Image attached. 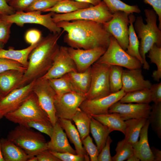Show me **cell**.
<instances>
[{
    "label": "cell",
    "mask_w": 161,
    "mask_h": 161,
    "mask_svg": "<svg viewBox=\"0 0 161 161\" xmlns=\"http://www.w3.org/2000/svg\"><path fill=\"white\" fill-rule=\"evenodd\" d=\"M56 24L66 32L64 40L69 47L83 49H107L109 45L112 35L103 24L83 20L63 21Z\"/></svg>",
    "instance_id": "cell-1"
},
{
    "label": "cell",
    "mask_w": 161,
    "mask_h": 161,
    "mask_svg": "<svg viewBox=\"0 0 161 161\" xmlns=\"http://www.w3.org/2000/svg\"><path fill=\"white\" fill-rule=\"evenodd\" d=\"M64 32L52 33L41 38L29 55L28 64L24 74L21 86L41 77L49 69L60 47L58 40Z\"/></svg>",
    "instance_id": "cell-2"
},
{
    "label": "cell",
    "mask_w": 161,
    "mask_h": 161,
    "mask_svg": "<svg viewBox=\"0 0 161 161\" xmlns=\"http://www.w3.org/2000/svg\"><path fill=\"white\" fill-rule=\"evenodd\" d=\"M144 11L146 24L141 16H138L136 18L134 26L140 40L139 52L144 61L143 68L148 70L150 66L146 60V55L154 44L161 47V31L157 25V15L155 11L148 9Z\"/></svg>",
    "instance_id": "cell-3"
},
{
    "label": "cell",
    "mask_w": 161,
    "mask_h": 161,
    "mask_svg": "<svg viewBox=\"0 0 161 161\" xmlns=\"http://www.w3.org/2000/svg\"><path fill=\"white\" fill-rule=\"evenodd\" d=\"M4 117L13 123L27 127V123L32 121L52 126L47 115L41 107L36 95L32 91L18 108L6 114Z\"/></svg>",
    "instance_id": "cell-4"
},
{
    "label": "cell",
    "mask_w": 161,
    "mask_h": 161,
    "mask_svg": "<svg viewBox=\"0 0 161 161\" xmlns=\"http://www.w3.org/2000/svg\"><path fill=\"white\" fill-rule=\"evenodd\" d=\"M20 147L30 157L48 149V144L40 132L18 125L8 133L7 138Z\"/></svg>",
    "instance_id": "cell-5"
},
{
    "label": "cell",
    "mask_w": 161,
    "mask_h": 161,
    "mask_svg": "<svg viewBox=\"0 0 161 161\" xmlns=\"http://www.w3.org/2000/svg\"><path fill=\"white\" fill-rule=\"evenodd\" d=\"M113 14L102 1L98 4L65 14L54 13L52 18L55 23L76 20L91 21L103 24L110 20Z\"/></svg>",
    "instance_id": "cell-6"
},
{
    "label": "cell",
    "mask_w": 161,
    "mask_h": 161,
    "mask_svg": "<svg viewBox=\"0 0 161 161\" xmlns=\"http://www.w3.org/2000/svg\"><path fill=\"white\" fill-rule=\"evenodd\" d=\"M41 12L40 11H16L11 15H1V18L21 27L27 23L37 24L45 27L53 33H61L62 29L52 20V16L54 13L50 12L43 15Z\"/></svg>",
    "instance_id": "cell-7"
},
{
    "label": "cell",
    "mask_w": 161,
    "mask_h": 161,
    "mask_svg": "<svg viewBox=\"0 0 161 161\" xmlns=\"http://www.w3.org/2000/svg\"><path fill=\"white\" fill-rule=\"evenodd\" d=\"M111 65L97 61L91 66V81L86 99L93 100L103 97L110 93L109 73Z\"/></svg>",
    "instance_id": "cell-8"
},
{
    "label": "cell",
    "mask_w": 161,
    "mask_h": 161,
    "mask_svg": "<svg viewBox=\"0 0 161 161\" xmlns=\"http://www.w3.org/2000/svg\"><path fill=\"white\" fill-rule=\"evenodd\" d=\"M96 61L111 66H118L128 69L141 68L143 66L139 61L128 54L112 35L106 50Z\"/></svg>",
    "instance_id": "cell-9"
},
{
    "label": "cell",
    "mask_w": 161,
    "mask_h": 161,
    "mask_svg": "<svg viewBox=\"0 0 161 161\" xmlns=\"http://www.w3.org/2000/svg\"><path fill=\"white\" fill-rule=\"evenodd\" d=\"M32 90L36 95L41 107L47 115L53 126L58 120L55 106L56 95L49 80L41 78L36 79Z\"/></svg>",
    "instance_id": "cell-10"
},
{
    "label": "cell",
    "mask_w": 161,
    "mask_h": 161,
    "mask_svg": "<svg viewBox=\"0 0 161 161\" xmlns=\"http://www.w3.org/2000/svg\"><path fill=\"white\" fill-rule=\"evenodd\" d=\"M129 15L122 11L115 12L110 20L103 24L106 31L115 38L125 50L129 43Z\"/></svg>",
    "instance_id": "cell-11"
},
{
    "label": "cell",
    "mask_w": 161,
    "mask_h": 161,
    "mask_svg": "<svg viewBox=\"0 0 161 161\" xmlns=\"http://www.w3.org/2000/svg\"><path fill=\"white\" fill-rule=\"evenodd\" d=\"M86 99L84 95L76 92L56 96L55 106L56 117L58 118L72 120L81 104Z\"/></svg>",
    "instance_id": "cell-12"
},
{
    "label": "cell",
    "mask_w": 161,
    "mask_h": 161,
    "mask_svg": "<svg viewBox=\"0 0 161 161\" xmlns=\"http://www.w3.org/2000/svg\"><path fill=\"white\" fill-rule=\"evenodd\" d=\"M73 71H77L75 63L68 53L67 47L61 46L54 58L51 67L40 78L47 80L58 78Z\"/></svg>",
    "instance_id": "cell-13"
},
{
    "label": "cell",
    "mask_w": 161,
    "mask_h": 161,
    "mask_svg": "<svg viewBox=\"0 0 161 161\" xmlns=\"http://www.w3.org/2000/svg\"><path fill=\"white\" fill-rule=\"evenodd\" d=\"M35 80L17 88L0 100V119L7 113L13 112L23 103L30 93Z\"/></svg>",
    "instance_id": "cell-14"
},
{
    "label": "cell",
    "mask_w": 161,
    "mask_h": 161,
    "mask_svg": "<svg viewBox=\"0 0 161 161\" xmlns=\"http://www.w3.org/2000/svg\"><path fill=\"white\" fill-rule=\"evenodd\" d=\"M107 49L97 47L89 49L67 47L70 56L75 65L78 72H83L90 67L104 53Z\"/></svg>",
    "instance_id": "cell-15"
},
{
    "label": "cell",
    "mask_w": 161,
    "mask_h": 161,
    "mask_svg": "<svg viewBox=\"0 0 161 161\" xmlns=\"http://www.w3.org/2000/svg\"><path fill=\"white\" fill-rule=\"evenodd\" d=\"M126 93L121 89L117 92L103 97L91 100L86 99L81 104L79 108L90 116L107 114L109 113V108L119 101Z\"/></svg>",
    "instance_id": "cell-16"
},
{
    "label": "cell",
    "mask_w": 161,
    "mask_h": 161,
    "mask_svg": "<svg viewBox=\"0 0 161 161\" xmlns=\"http://www.w3.org/2000/svg\"><path fill=\"white\" fill-rule=\"evenodd\" d=\"M151 109L149 104L122 103L119 101L109 108L108 112L117 113L124 121L131 119H148Z\"/></svg>",
    "instance_id": "cell-17"
},
{
    "label": "cell",
    "mask_w": 161,
    "mask_h": 161,
    "mask_svg": "<svg viewBox=\"0 0 161 161\" xmlns=\"http://www.w3.org/2000/svg\"><path fill=\"white\" fill-rule=\"evenodd\" d=\"M122 89L126 93L144 89H150L152 84L145 80L141 68L123 69L122 75Z\"/></svg>",
    "instance_id": "cell-18"
},
{
    "label": "cell",
    "mask_w": 161,
    "mask_h": 161,
    "mask_svg": "<svg viewBox=\"0 0 161 161\" xmlns=\"http://www.w3.org/2000/svg\"><path fill=\"white\" fill-rule=\"evenodd\" d=\"M47 142L48 149L51 151L59 153H69L77 154L69 144L66 133L58 121L53 126V132Z\"/></svg>",
    "instance_id": "cell-19"
},
{
    "label": "cell",
    "mask_w": 161,
    "mask_h": 161,
    "mask_svg": "<svg viewBox=\"0 0 161 161\" xmlns=\"http://www.w3.org/2000/svg\"><path fill=\"white\" fill-rule=\"evenodd\" d=\"M24 72L9 70L0 73V93L3 97L21 87Z\"/></svg>",
    "instance_id": "cell-20"
},
{
    "label": "cell",
    "mask_w": 161,
    "mask_h": 161,
    "mask_svg": "<svg viewBox=\"0 0 161 161\" xmlns=\"http://www.w3.org/2000/svg\"><path fill=\"white\" fill-rule=\"evenodd\" d=\"M150 124L147 119L140 131L139 140L132 145L134 154L141 161H154L148 142V131Z\"/></svg>",
    "instance_id": "cell-21"
},
{
    "label": "cell",
    "mask_w": 161,
    "mask_h": 161,
    "mask_svg": "<svg viewBox=\"0 0 161 161\" xmlns=\"http://www.w3.org/2000/svg\"><path fill=\"white\" fill-rule=\"evenodd\" d=\"M61 126L64 130L67 137L75 146L77 154L85 156L89 161V155L83 147L79 133L71 120L63 118H58Z\"/></svg>",
    "instance_id": "cell-22"
},
{
    "label": "cell",
    "mask_w": 161,
    "mask_h": 161,
    "mask_svg": "<svg viewBox=\"0 0 161 161\" xmlns=\"http://www.w3.org/2000/svg\"><path fill=\"white\" fill-rule=\"evenodd\" d=\"M0 140L4 161H26L30 158L24 150L7 138H1Z\"/></svg>",
    "instance_id": "cell-23"
},
{
    "label": "cell",
    "mask_w": 161,
    "mask_h": 161,
    "mask_svg": "<svg viewBox=\"0 0 161 161\" xmlns=\"http://www.w3.org/2000/svg\"><path fill=\"white\" fill-rule=\"evenodd\" d=\"M38 43L30 45L27 48L20 50H15L11 47H9L8 49L0 48V58L17 61L27 68L29 55Z\"/></svg>",
    "instance_id": "cell-24"
},
{
    "label": "cell",
    "mask_w": 161,
    "mask_h": 161,
    "mask_svg": "<svg viewBox=\"0 0 161 161\" xmlns=\"http://www.w3.org/2000/svg\"><path fill=\"white\" fill-rule=\"evenodd\" d=\"M91 116L108 127L111 132L118 131L125 134L126 127L125 121L117 113H108Z\"/></svg>",
    "instance_id": "cell-25"
},
{
    "label": "cell",
    "mask_w": 161,
    "mask_h": 161,
    "mask_svg": "<svg viewBox=\"0 0 161 161\" xmlns=\"http://www.w3.org/2000/svg\"><path fill=\"white\" fill-rule=\"evenodd\" d=\"M129 17V43L126 52L129 55L139 61L143 65L144 61L139 52L140 42L134 26L136 18L133 13L130 14Z\"/></svg>",
    "instance_id": "cell-26"
},
{
    "label": "cell",
    "mask_w": 161,
    "mask_h": 161,
    "mask_svg": "<svg viewBox=\"0 0 161 161\" xmlns=\"http://www.w3.org/2000/svg\"><path fill=\"white\" fill-rule=\"evenodd\" d=\"M90 131L99 153L105 146L107 138L112 132L108 127L92 117Z\"/></svg>",
    "instance_id": "cell-27"
},
{
    "label": "cell",
    "mask_w": 161,
    "mask_h": 161,
    "mask_svg": "<svg viewBox=\"0 0 161 161\" xmlns=\"http://www.w3.org/2000/svg\"><path fill=\"white\" fill-rule=\"evenodd\" d=\"M92 6L93 5L75 0H62L57 1L53 6L42 12H52L58 14L68 13Z\"/></svg>",
    "instance_id": "cell-28"
},
{
    "label": "cell",
    "mask_w": 161,
    "mask_h": 161,
    "mask_svg": "<svg viewBox=\"0 0 161 161\" xmlns=\"http://www.w3.org/2000/svg\"><path fill=\"white\" fill-rule=\"evenodd\" d=\"M147 119H131L125 121L126 127L124 139L132 145L138 141L141 129Z\"/></svg>",
    "instance_id": "cell-29"
},
{
    "label": "cell",
    "mask_w": 161,
    "mask_h": 161,
    "mask_svg": "<svg viewBox=\"0 0 161 161\" xmlns=\"http://www.w3.org/2000/svg\"><path fill=\"white\" fill-rule=\"evenodd\" d=\"M48 80L55 92L56 96H59L70 92L79 93L71 80L68 73L61 77Z\"/></svg>",
    "instance_id": "cell-30"
},
{
    "label": "cell",
    "mask_w": 161,
    "mask_h": 161,
    "mask_svg": "<svg viewBox=\"0 0 161 161\" xmlns=\"http://www.w3.org/2000/svg\"><path fill=\"white\" fill-rule=\"evenodd\" d=\"M91 117L79 108L72 118V120L77 126L81 140L89 135Z\"/></svg>",
    "instance_id": "cell-31"
},
{
    "label": "cell",
    "mask_w": 161,
    "mask_h": 161,
    "mask_svg": "<svg viewBox=\"0 0 161 161\" xmlns=\"http://www.w3.org/2000/svg\"><path fill=\"white\" fill-rule=\"evenodd\" d=\"M122 103L149 104L152 101L150 89H144L127 93L119 100Z\"/></svg>",
    "instance_id": "cell-32"
},
{
    "label": "cell",
    "mask_w": 161,
    "mask_h": 161,
    "mask_svg": "<svg viewBox=\"0 0 161 161\" xmlns=\"http://www.w3.org/2000/svg\"><path fill=\"white\" fill-rule=\"evenodd\" d=\"M106 5L113 14L117 11H122L129 14L135 13H139L141 10L137 5H131L121 0H102Z\"/></svg>",
    "instance_id": "cell-33"
},
{
    "label": "cell",
    "mask_w": 161,
    "mask_h": 161,
    "mask_svg": "<svg viewBox=\"0 0 161 161\" xmlns=\"http://www.w3.org/2000/svg\"><path fill=\"white\" fill-rule=\"evenodd\" d=\"M123 67L117 65H111L109 73V81L110 93L117 92L122 88Z\"/></svg>",
    "instance_id": "cell-34"
},
{
    "label": "cell",
    "mask_w": 161,
    "mask_h": 161,
    "mask_svg": "<svg viewBox=\"0 0 161 161\" xmlns=\"http://www.w3.org/2000/svg\"><path fill=\"white\" fill-rule=\"evenodd\" d=\"M148 53V57L151 62L155 64L157 67V69L153 72L152 76L155 81L159 82L161 78V47L154 44Z\"/></svg>",
    "instance_id": "cell-35"
},
{
    "label": "cell",
    "mask_w": 161,
    "mask_h": 161,
    "mask_svg": "<svg viewBox=\"0 0 161 161\" xmlns=\"http://www.w3.org/2000/svg\"><path fill=\"white\" fill-rule=\"evenodd\" d=\"M151 109L148 119L153 130L158 137L161 138V102L151 106Z\"/></svg>",
    "instance_id": "cell-36"
},
{
    "label": "cell",
    "mask_w": 161,
    "mask_h": 161,
    "mask_svg": "<svg viewBox=\"0 0 161 161\" xmlns=\"http://www.w3.org/2000/svg\"><path fill=\"white\" fill-rule=\"evenodd\" d=\"M115 151L116 154L112 157V161H123L127 160L134 154L132 145L124 139L118 142Z\"/></svg>",
    "instance_id": "cell-37"
},
{
    "label": "cell",
    "mask_w": 161,
    "mask_h": 161,
    "mask_svg": "<svg viewBox=\"0 0 161 161\" xmlns=\"http://www.w3.org/2000/svg\"><path fill=\"white\" fill-rule=\"evenodd\" d=\"M81 141L84 148L89 156L90 160L97 161L99 152L97 146L93 143L92 138L89 135Z\"/></svg>",
    "instance_id": "cell-38"
},
{
    "label": "cell",
    "mask_w": 161,
    "mask_h": 161,
    "mask_svg": "<svg viewBox=\"0 0 161 161\" xmlns=\"http://www.w3.org/2000/svg\"><path fill=\"white\" fill-rule=\"evenodd\" d=\"M57 2L53 0H35L24 11H40L42 12L44 10L52 7Z\"/></svg>",
    "instance_id": "cell-39"
},
{
    "label": "cell",
    "mask_w": 161,
    "mask_h": 161,
    "mask_svg": "<svg viewBox=\"0 0 161 161\" xmlns=\"http://www.w3.org/2000/svg\"><path fill=\"white\" fill-rule=\"evenodd\" d=\"M27 68L17 61L0 58V73L9 70H16L25 72Z\"/></svg>",
    "instance_id": "cell-40"
},
{
    "label": "cell",
    "mask_w": 161,
    "mask_h": 161,
    "mask_svg": "<svg viewBox=\"0 0 161 161\" xmlns=\"http://www.w3.org/2000/svg\"><path fill=\"white\" fill-rule=\"evenodd\" d=\"M91 81V66L82 72L78 89L80 93L85 95L90 88Z\"/></svg>",
    "instance_id": "cell-41"
},
{
    "label": "cell",
    "mask_w": 161,
    "mask_h": 161,
    "mask_svg": "<svg viewBox=\"0 0 161 161\" xmlns=\"http://www.w3.org/2000/svg\"><path fill=\"white\" fill-rule=\"evenodd\" d=\"M50 152L61 161H89L85 156L82 155L74 154L67 152L59 153L51 151Z\"/></svg>",
    "instance_id": "cell-42"
},
{
    "label": "cell",
    "mask_w": 161,
    "mask_h": 161,
    "mask_svg": "<svg viewBox=\"0 0 161 161\" xmlns=\"http://www.w3.org/2000/svg\"><path fill=\"white\" fill-rule=\"evenodd\" d=\"M13 23L0 18V42L4 44L10 37V28Z\"/></svg>",
    "instance_id": "cell-43"
},
{
    "label": "cell",
    "mask_w": 161,
    "mask_h": 161,
    "mask_svg": "<svg viewBox=\"0 0 161 161\" xmlns=\"http://www.w3.org/2000/svg\"><path fill=\"white\" fill-rule=\"evenodd\" d=\"M27 127L29 128L35 129L39 132L48 135L50 138L52 135L53 126L46 125L41 122L32 121L29 122Z\"/></svg>",
    "instance_id": "cell-44"
},
{
    "label": "cell",
    "mask_w": 161,
    "mask_h": 161,
    "mask_svg": "<svg viewBox=\"0 0 161 161\" xmlns=\"http://www.w3.org/2000/svg\"><path fill=\"white\" fill-rule=\"evenodd\" d=\"M112 140L109 135L106 140L105 145L97 158V161H112V157L110 153V145Z\"/></svg>",
    "instance_id": "cell-45"
},
{
    "label": "cell",
    "mask_w": 161,
    "mask_h": 161,
    "mask_svg": "<svg viewBox=\"0 0 161 161\" xmlns=\"http://www.w3.org/2000/svg\"><path fill=\"white\" fill-rule=\"evenodd\" d=\"M35 0H10L8 3L9 5L16 11H24Z\"/></svg>",
    "instance_id": "cell-46"
},
{
    "label": "cell",
    "mask_w": 161,
    "mask_h": 161,
    "mask_svg": "<svg viewBox=\"0 0 161 161\" xmlns=\"http://www.w3.org/2000/svg\"><path fill=\"white\" fill-rule=\"evenodd\" d=\"M41 38V32L35 29H32L28 30L26 32L25 36L26 41L30 45L38 43Z\"/></svg>",
    "instance_id": "cell-47"
},
{
    "label": "cell",
    "mask_w": 161,
    "mask_h": 161,
    "mask_svg": "<svg viewBox=\"0 0 161 161\" xmlns=\"http://www.w3.org/2000/svg\"><path fill=\"white\" fill-rule=\"evenodd\" d=\"M152 101L156 103L161 102V83L152 85L150 89Z\"/></svg>",
    "instance_id": "cell-48"
},
{
    "label": "cell",
    "mask_w": 161,
    "mask_h": 161,
    "mask_svg": "<svg viewBox=\"0 0 161 161\" xmlns=\"http://www.w3.org/2000/svg\"><path fill=\"white\" fill-rule=\"evenodd\" d=\"M36 156L38 161H61L48 149L41 152Z\"/></svg>",
    "instance_id": "cell-49"
},
{
    "label": "cell",
    "mask_w": 161,
    "mask_h": 161,
    "mask_svg": "<svg viewBox=\"0 0 161 161\" xmlns=\"http://www.w3.org/2000/svg\"><path fill=\"white\" fill-rule=\"evenodd\" d=\"M16 11L7 3L6 0H0V15H11Z\"/></svg>",
    "instance_id": "cell-50"
},
{
    "label": "cell",
    "mask_w": 161,
    "mask_h": 161,
    "mask_svg": "<svg viewBox=\"0 0 161 161\" xmlns=\"http://www.w3.org/2000/svg\"><path fill=\"white\" fill-rule=\"evenodd\" d=\"M68 74L78 92L80 93L78 87L81 78L82 72H80L78 71H73L68 73Z\"/></svg>",
    "instance_id": "cell-51"
},
{
    "label": "cell",
    "mask_w": 161,
    "mask_h": 161,
    "mask_svg": "<svg viewBox=\"0 0 161 161\" xmlns=\"http://www.w3.org/2000/svg\"><path fill=\"white\" fill-rule=\"evenodd\" d=\"M151 151L154 159V161H161V151L154 146L151 148Z\"/></svg>",
    "instance_id": "cell-52"
},
{
    "label": "cell",
    "mask_w": 161,
    "mask_h": 161,
    "mask_svg": "<svg viewBox=\"0 0 161 161\" xmlns=\"http://www.w3.org/2000/svg\"><path fill=\"white\" fill-rule=\"evenodd\" d=\"M79 2L86 3L95 6L99 4L102 0H75Z\"/></svg>",
    "instance_id": "cell-53"
},
{
    "label": "cell",
    "mask_w": 161,
    "mask_h": 161,
    "mask_svg": "<svg viewBox=\"0 0 161 161\" xmlns=\"http://www.w3.org/2000/svg\"><path fill=\"white\" fill-rule=\"evenodd\" d=\"M140 160V159L134 154L127 160V161H139Z\"/></svg>",
    "instance_id": "cell-54"
},
{
    "label": "cell",
    "mask_w": 161,
    "mask_h": 161,
    "mask_svg": "<svg viewBox=\"0 0 161 161\" xmlns=\"http://www.w3.org/2000/svg\"><path fill=\"white\" fill-rule=\"evenodd\" d=\"M27 161H38L37 157L36 156H32L30 157L27 160Z\"/></svg>",
    "instance_id": "cell-55"
},
{
    "label": "cell",
    "mask_w": 161,
    "mask_h": 161,
    "mask_svg": "<svg viewBox=\"0 0 161 161\" xmlns=\"http://www.w3.org/2000/svg\"><path fill=\"white\" fill-rule=\"evenodd\" d=\"M0 161H4L3 158L1 150V143L0 139Z\"/></svg>",
    "instance_id": "cell-56"
},
{
    "label": "cell",
    "mask_w": 161,
    "mask_h": 161,
    "mask_svg": "<svg viewBox=\"0 0 161 161\" xmlns=\"http://www.w3.org/2000/svg\"><path fill=\"white\" fill-rule=\"evenodd\" d=\"M4 44L0 42V48H3L4 47Z\"/></svg>",
    "instance_id": "cell-57"
},
{
    "label": "cell",
    "mask_w": 161,
    "mask_h": 161,
    "mask_svg": "<svg viewBox=\"0 0 161 161\" xmlns=\"http://www.w3.org/2000/svg\"><path fill=\"white\" fill-rule=\"evenodd\" d=\"M2 97L1 96V95L0 93V100H1V99L2 98Z\"/></svg>",
    "instance_id": "cell-58"
},
{
    "label": "cell",
    "mask_w": 161,
    "mask_h": 161,
    "mask_svg": "<svg viewBox=\"0 0 161 161\" xmlns=\"http://www.w3.org/2000/svg\"><path fill=\"white\" fill-rule=\"evenodd\" d=\"M53 0L55 1H61L62 0Z\"/></svg>",
    "instance_id": "cell-59"
},
{
    "label": "cell",
    "mask_w": 161,
    "mask_h": 161,
    "mask_svg": "<svg viewBox=\"0 0 161 161\" xmlns=\"http://www.w3.org/2000/svg\"><path fill=\"white\" fill-rule=\"evenodd\" d=\"M10 0H6V1L7 2H8L9 1H10Z\"/></svg>",
    "instance_id": "cell-60"
},
{
    "label": "cell",
    "mask_w": 161,
    "mask_h": 161,
    "mask_svg": "<svg viewBox=\"0 0 161 161\" xmlns=\"http://www.w3.org/2000/svg\"><path fill=\"white\" fill-rule=\"evenodd\" d=\"M1 15H0V18H1Z\"/></svg>",
    "instance_id": "cell-61"
}]
</instances>
